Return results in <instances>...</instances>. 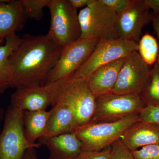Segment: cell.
Segmentation results:
<instances>
[{
	"label": "cell",
	"mask_w": 159,
	"mask_h": 159,
	"mask_svg": "<svg viewBox=\"0 0 159 159\" xmlns=\"http://www.w3.org/2000/svg\"><path fill=\"white\" fill-rule=\"evenodd\" d=\"M63 48L48 33L21 37L10 57L11 88L17 89L45 85Z\"/></svg>",
	"instance_id": "cell-1"
},
{
	"label": "cell",
	"mask_w": 159,
	"mask_h": 159,
	"mask_svg": "<svg viewBox=\"0 0 159 159\" xmlns=\"http://www.w3.org/2000/svg\"><path fill=\"white\" fill-rule=\"evenodd\" d=\"M80 37L99 41L116 39L118 15L101 0H93L78 14Z\"/></svg>",
	"instance_id": "cell-2"
},
{
	"label": "cell",
	"mask_w": 159,
	"mask_h": 159,
	"mask_svg": "<svg viewBox=\"0 0 159 159\" xmlns=\"http://www.w3.org/2000/svg\"><path fill=\"white\" fill-rule=\"evenodd\" d=\"M138 121L134 115L114 122H92L77 127L73 132L82 144V152L100 151L120 139L127 129Z\"/></svg>",
	"instance_id": "cell-3"
},
{
	"label": "cell",
	"mask_w": 159,
	"mask_h": 159,
	"mask_svg": "<svg viewBox=\"0 0 159 159\" xmlns=\"http://www.w3.org/2000/svg\"><path fill=\"white\" fill-rule=\"evenodd\" d=\"M24 112L10 104L7 108L0 133V159H23L27 149L38 148L39 143H29L24 133Z\"/></svg>",
	"instance_id": "cell-4"
},
{
	"label": "cell",
	"mask_w": 159,
	"mask_h": 159,
	"mask_svg": "<svg viewBox=\"0 0 159 159\" xmlns=\"http://www.w3.org/2000/svg\"><path fill=\"white\" fill-rule=\"evenodd\" d=\"M71 79V77L44 85L17 89L11 95L10 104L24 111L47 110L58 102Z\"/></svg>",
	"instance_id": "cell-5"
},
{
	"label": "cell",
	"mask_w": 159,
	"mask_h": 159,
	"mask_svg": "<svg viewBox=\"0 0 159 159\" xmlns=\"http://www.w3.org/2000/svg\"><path fill=\"white\" fill-rule=\"evenodd\" d=\"M138 51V43L120 38L99 41L88 59L71 77L87 80L99 68Z\"/></svg>",
	"instance_id": "cell-6"
},
{
	"label": "cell",
	"mask_w": 159,
	"mask_h": 159,
	"mask_svg": "<svg viewBox=\"0 0 159 159\" xmlns=\"http://www.w3.org/2000/svg\"><path fill=\"white\" fill-rule=\"evenodd\" d=\"M145 107L139 95L112 93L106 94L96 98L95 112L90 122H116L139 115Z\"/></svg>",
	"instance_id": "cell-7"
},
{
	"label": "cell",
	"mask_w": 159,
	"mask_h": 159,
	"mask_svg": "<svg viewBox=\"0 0 159 159\" xmlns=\"http://www.w3.org/2000/svg\"><path fill=\"white\" fill-rule=\"evenodd\" d=\"M51 13L48 32L63 48L80 39L77 10L69 0H50L48 6Z\"/></svg>",
	"instance_id": "cell-8"
},
{
	"label": "cell",
	"mask_w": 159,
	"mask_h": 159,
	"mask_svg": "<svg viewBox=\"0 0 159 159\" xmlns=\"http://www.w3.org/2000/svg\"><path fill=\"white\" fill-rule=\"evenodd\" d=\"M99 41L97 39H79L64 47L46 84L71 77L88 59Z\"/></svg>",
	"instance_id": "cell-9"
},
{
	"label": "cell",
	"mask_w": 159,
	"mask_h": 159,
	"mask_svg": "<svg viewBox=\"0 0 159 159\" xmlns=\"http://www.w3.org/2000/svg\"><path fill=\"white\" fill-rule=\"evenodd\" d=\"M60 98L73 109L77 127L90 122L95 112L96 98L89 89L86 80L72 77Z\"/></svg>",
	"instance_id": "cell-10"
},
{
	"label": "cell",
	"mask_w": 159,
	"mask_h": 159,
	"mask_svg": "<svg viewBox=\"0 0 159 159\" xmlns=\"http://www.w3.org/2000/svg\"><path fill=\"white\" fill-rule=\"evenodd\" d=\"M150 71L138 51L129 55L119 71L118 80L112 93L140 95Z\"/></svg>",
	"instance_id": "cell-11"
},
{
	"label": "cell",
	"mask_w": 159,
	"mask_h": 159,
	"mask_svg": "<svg viewBox=\"0 0 159 159\" xmlns=\"http://www.w3.org/2000/svg\"><path fill=\"white\" fill-rule=\"evenodd\" d=\"M145 0H132L130 5L118 16V37L139 43L142 29L151 23V12Z\"/></svg>",
	"instance_id": "cell-12"
},
{
	"label": "cell",
	"mask_w": 159,
	"mask_h": 159,
	"mask_svg": "<svg viewBox=\"0 0 159 159\" xmlns=\"http://www.w3.org/2000/svg\"><path fill=\"white\" fill-rule=\"evenodd\" d=\"M49 111L47 128L42 138H50L73 132L77 128L76 116L73 109L61 98Z\"/></svg>",
	"instance_id": "cell-13"
},
{
	"label": "cell",
	"mask_w": 159,
	"mask_h": 159,
	"mask_svg": "<svg viewBox=\"0 0 159 159\" xmlns=\"http://www.w3.org/2000/svg\"><path fill=\"white\" fill-rule=\"evenodd\" d=\"M49 152L48 159H75L82 152V144L74 132L39 139Z\"/></svg>",
	"instance_id": "cell-14"
},
{
	"label": "cell",
	"mask_w": 159,
	"mask_h": 159,
	"mask_svg": "<svg viewBox=\"0 0 159 159\" xmlns=\"http://www.w3.org/2000/svg\"><path fill=\"white\" fill-rule=\"evenodd\" d=\"M125 57L99 68L87 79L89 89L96 98L112 92Z\"/></svg>",
	"instance_id": "cell-15"
},
{
	"label": "cell",
	"mask_w": 159,
	"mask_h": 159,
	"mask_svg": "<svg viewBox=\"0 0 159 159\" xmlns=\"http://www.w3.org/2000/svg\"><path fill=\"white\" fill-rule=\"evenodd\" d=\"M120 139L132 151L159 144V124L138 121L129 126Z\"/></svg>",
	"instance_id": "cell-16"
},
{
	"label": "cell",
	"mask_w": 159,
	"mask_h": 159,
	"mask_svg": "<svg viewBox=\"0 0 159 159\" xmlns=\"http://www.w3.org/2000/svg\"><path fill=\"white\" fill-rule=\"evenodd\" d=\"M27 19L20 0H0V41L21 31Z\"/></svg>",
	"instance_id": "cell-17"
},
{
	"label": "cell",
	"mask_w": 159,
	"mask_h": 159,
	"mask_svg": "<svg viewBox=\"0 0 159 159\" xmlns=\"http://www.w3.org/2000/svg\"><path fill=\"white\" fill-rule=\"evenodd\" d=\"M50 111L47 110L25 111L24 133L27 141L32 144L43 136L48 124Z\"/></svg>",
	"instance_id": "cell-18"
},
{
	"label": "cell",
	"mask_w": 159,
	"mask_h": 159,
	"mask_svg": "<svg viewBox=\"0 0 159 159\" xmlns=\"http://www.w3.org/2000/svg\"><path fill=\"white\" fill-rule=\"evenodd\" d=\"M20 38L13 33L6 37L5 42L0 46V94L11 88L10 57L19 43Z\"/></svg>",
	"instance_id": "cell-19"
},
{
	"label": "cell",
	"mask_w": 159,
	"mask_h": 159,
	"mask_svg": "<svg viewBox=\"0 0 159 159\" xmlns=\"http://www.w3.org/2000/svg\"><path fill=\"white\" fill-rule=\"evenodd\" d=\"M139 96L145 106H159V63L158 61L150 69Z\"/></svg>",
	"instance_id": "cell-20"
},
{
	"label": "cell",
	"mask_w": 159,
	"mask_h": 159,
	"mask_svg": "<svg viewBox=\"0 0 159 159\" xmlns=\"http://www.w3.org/2000/svg\"><path fill=\"white\" fill-rule=\"evenodd\" d=\"M138 53L146 65L153 66L157 61L159 43L156 39L149 33L144 34L138 43Z\"/></svg>",
	"instance_id": "cell-21"
},
{
	"label": "cell",
	"mask_w": 159,
	"mask_h": 159,
	"mask_svg": "<svg viewBox=\"0 0 159 159\" xmlns=\"http://www.w3.org/2000/svg\"><path fill=\"white\" fill-rule=\"evenodd\" d=\"M23 11L27 18L39 20L43 14L44 8L50 0H20Z\"/></svg>",
	"instance_id": "cell-22"
},
{
	"label": "cell",
	"mask_w": 159,
	"mask_h": 159,
	"mask_svg": "<svg viewBox=\"0 0 159 159\" xmlns=\"http://www.w3.org/2000/svg\"><path fill=\"white\" fill-rule=\"evenodd\" d=\"M109 159H135L131 151L121 139H118L111 145L110 156Z\"/></svg>",
	"instance_id": "cell-23"
},
{
	"label": "cell",
	"mask_w": 159,
	"mask_h": 159,
	"mask_svg": "<svg viewBox=\"0 0 159 159\" xmlns=\"http://www.w3.org/2000/svg\"><path fill=\"white\" fill-rule=\"evenodd\" d=\"M132 153L135 159H159V144L144 146Z\"/></svg>",
	"instance_id": "cell-24"
},
{
	"label": "cell",
	"mask_w": 159,
	"mask_h": 159,
	"mask_svg": "<svg viewBox=\"0 0 159 159\" xmlns=\"http://www.w3.org/2000/svg\"><path fill=\"white\" fill-rule=\"evenodd\" d=\"M139 121L159 124V106H147L139 114Z\"/></svg>",
	"instance_id": "cell-25"
},
{
	"label": "cell",
	"mask_w": 159,
	"mask_h": 159,
	"mask_svg": "<svg viewBox=\"0 0 159 159\" xmlns=\"http://www.w3.org/2000/svg\"><path fill=\"white\" fill-rule=\"evenodd\" d=\"M118 16L123 13L130 5L132 0H101Z\"/></svg>",
	"instance_id": "cell-26"
},
{
	"label": "cell",
	"mask_w": 159,
	"mask_h": 159,
	"mask_svg": "<svg viewBox=\"0 0 159 159\" xmlns=\"http://www.w3.org/2000/svg\"><path fill=\"white\" fill-rule=\"evenodd\" d=\"M111 146L100 151L82 152L75 159H109Z\"/></svg>",
	"instance_id": "cell-27"
},
{
	"label": "cell",
	"mask_w": 159,
	"mask_h": 159,
	"mask_svg": "<svg viewBox=\"0 0 159 159\" xmlns=\"http://www.w3.org/2000/svg\"><path fill=\"white\" fill-rule=\"evenodd\" d=\"M151 20L154 30L158 39L159 46V12H151ZM157 61L159 63V54Z\"/></svg>",
	"instance_id": "cell-28"
},
{
	"label": "cell",
	"mask_w": 159,
	"mask_h": 159,
	"mask_svg": "<svg viewBox=\"0 0 159 159\" xmlns=\"http://www.w3.org/2000/svg\"><path fill=\"white\" fill-rule=\"evenodd\" d=\"M71 5L76 10L86 7L92 2L93 0H69Z\"/></svg>",
	"instance_id": "cell-29"
},
{
	"label": "cell",
	"mask_w": 159,
	"mask_h": 159,
	"mask_svg": "<svg viewBox=\"0 0 159 159\" xmlns=\"http://www.w3.org/2000/svg\"><path fill=\"white\" fill-rule=\"evenodd\" d=\"M148 9L154 13L159 12V0H145Z\"/></svg>",
	"instance_id": "cell-30"
},
{
	"label": "cell",
	"mask_w": 159,
	"mask_h": 159,
	"mask_svg": "<svg viewBox=\"0 0 159 159\" xmlns=\"http://www.w3.org/2000/svg\"><path fill=\"white\" fill-rule=\"evenodd\" d=\"M23 159H39L35 148H31L27 149L24 154Z\"/></svg>",
	"instance_id": "cell-31"
},
{
	"label": "cell",
	"mask_w": 159,
	"mask_h": 159,
	"mask_svg": "<svg viewBox=\"0 0 159 159\" xmlns=\"http://www.w3.org/2000/svg\"><path fill=\"white\" fill-rule=\"evenodd\" d=\"M5 115L3 109L0 107V121H2V119H4Z\"/></svg>",
	"instance_id": "cell-32"
},
{
	"label": "cell",
	"mask_w": 159,
	"mask_h": 159,
	"mask_svg": "<svg viewBox=\"0 0 159 159\" xmlns=\"http://www.w3.org/2000/svg\"><path fill=\"white\" fill-rule=\"evenodd\" d=\"M4 42H5V41H0V46L2 45L3 43H4Z\"/></svg>",
	"instance_id": "cell-33"
}]
</instances>
